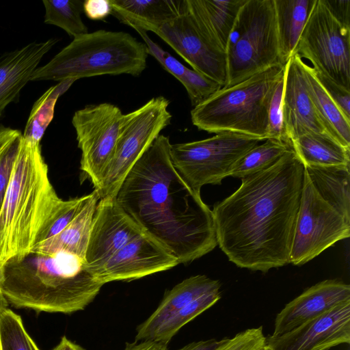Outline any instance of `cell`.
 Segmentation results:
<instances>
[{"label":"cell","instance_id":"6da1fadb","mask_svg":"<svg viewBox=\"0 0 350 350\" xmlns=\"http://www.w3.org/2000/svg\"><path fill=\"white\" fill-rule=\"evenodd\" d=\"M304 170L291 148L215 205L217 245L230 261L262 272L289 263Z\"/></svg>","mask_w":350,"mask_h":350},{"label":"cell","instance_id":"7a4b0ae2","mask_svg":"<svg viewBox=\"0 0 350 350\" xmlns=\"http://www.w3.org/2000/svg\"><path fill=\"white\" fill-rule=\"evenodd\" d=\"M172 144L159 135L137 161L116 196L142 230L188 263L217 245L212 211L174 168Z\"/></svg>","mask_w":350,"mask_h":350},{"label":"cell","instance_id":"3957f363","mask_svg":"<svg viewBox=\"0 0 350 350\" xmlns=\"http://www.w3.org/2000/svg\"><path fill=\"white\" fill-rule=\"evenodd\" d=\"M103 285L75 255L29 252L4 264L0 290L16 308L69 314L83 310Z\"/></svg>","mask_w":350,"mask_h":350},{"label":"cell","instance_id":"277c9868","mask_svg":"<svg viewBox=\"0 0 350 350\" xmlns=\"http://www.w3.org/2000/svg\"><path fill=\"white\" fill-rule=\"evenodd\" d=\"M62 199L52 186L40 143L22 134L0 209V262L29 253Z\"/></svg>","mask_w":350,"mask_h":350},{"label":"cell","instance_id":"5b68a950","mask_svg":"<svg viewBox=\"0 0 350 350\" xmlns=\"http://www.w3.org/2000/svg\"><path fill=\"white\" fill-rule=\"evenodd\" d=\"M349 236V167L304 166L289 263L304 265Z\"/></svg>","mask_w":350,"mask_h":350},{"label":"cell","instance_id":"8992f818","mask_svg":"<svg viewBox=\"0 0 350 350\" xmlns=\"http://www.w3.org/2000/svg\"><path fill=\"white\" fill-rule=\"evenodd\" d=\"M148 53L144 42L124 31L99 29L74 38L49 62L38 67L30 81L122 74L140 75Z\"/></svg>","mask_w":350,"mask_h":350},{"label":"cell","instance_id":"52a82bcc","mask_svg":"<svg viewBox=\"0 0 350 350\" xmlns=\"http://www.w3.org/2000/svg\"><path fill=\"white\" fill-rule=\"evenodd\" d=\"M284 66H277L223 87L191 111L193 124L209 133H234L268 139V110Z\"/></svg>","mask_w":350,"mask_h":350},{"label":"cell","instance_id":"ba28073f","mask_svg":"<svg viewBox=\"0 0 350 350\" xmlns=\"http://www.w3.org/2000/svg\"><path fill=\"white\" fill-rule=\"evenodd\" d=\"M228 81L241 83L281 64L274 0H246L226 47Z\"/></svg>","mask_w":350,"mask_h":350},{"label":"cell","instance_id":"9c48e42d","mask_svg":"<svg viewBox=\"0 0 350 350\" xmlns=\"http://www.w3.org/2000/svg\"><path fill=\"white\" fill-rule=\"evenodd\" d=\"M260 139L234 133H220L202 140L171 145L172 164L183 180L200 193L205 185L221 184L239 160Z\"/></svg>","mask_w":350,"mask_h":350},{"label":"cell","instance_id":"30bf717a","mask_svg":"<svg viewBox=\"0 0 350 350\" xmlns=\"http://www.w3.org/2000/svg\"><path fill=\"white\" fill-rule=\"evenodd\" d=\"M170 100L154 97L139 108L123 114L113 158L99 185L94 189L99 200L116 198L131 169L160 132L171 123Z\"/></svg>","mask_w":350,"mask_h":350},{"label":"cell","instance_id":"8fae6325","mask_svg":"<svg viewBox=\"0 0 350 350\" xmlns=\"http://www.w3.org/2000/svg\"><path fill=\"white\" fill-rule=\"evenodd\" d=\"M319 73L350 90V27L342 25L321 0H316L295 53Z\"/></svg>","mask_w":350,"mask_h":350},{"label":"cell","instance_id":"7c38bea8","mask_svg":"<svg viewBox=\"0 0 350 350\" xmlns=\"http://www.w3.org/2000/svg\"><path fill=\"white\" fill-rule=\"evenodd\" d=\"M123 113L109 103L88 105L76 111L72 118L78 147L81 150V170L97 188L113 158Z\"/></svg>","mask_w":350,"mask_h":350},{"label":"cell","instance_id":"4fadbf2b","mask_svg":"<svg viewBox=\"0 0 350 350\" xmlns=\"http://www.w3.org/2000/svg\"><path fill=\"white\" fill-rule=\"evenodd\" d=\"M153 33L168 44L192 68L219 83L227 84L226 52L208 40L183 0L179 14Z\"/></svg>","mask_w":350,"mask_h":350},{"label":"cell","instance_id":"5bb4252c","mask_svg":"<svg viewBox=\"0 0 350 350\" xmlns=\"http://www.w3.org/2000/svg\"><path fill=\"white\" fill-rule=\"evenodd\" d=\"M142 232L116 198H100L92 219L84 259L89 270L95 275L109 258Z\"/></svg>","mask_w":350,"mask_h":350},{"label":"cell","instance_id":"9a60e30c","mask_svg":"<svg viewBox=\"0 0 350 350\" xmlns=\"http://www.w3.org/2000/svg\"><path fill=\"white\" fill-rule=\"evenodd\" d=\"M178 265L177 258L169 250L142 232L109 258L95 275L105 284L139 279Z\"/></svg>","mask_w":350,"mask_h":350},{"label":"cell","instance_id":"2e32d148","mask_svg":"<svg viewBox=\"0 0 350 350\" xmlns=\"http://www.w3.org/2000/svg\"><path fill=\"white\" fill-rule=\"evenodd\" d=\"M350 342V301L280 336L265 337L271 350H329Z\"/></svg>","mask_w":350,"mask_h":350},{"label":"cell","instance_id":"e0dca14e","mask_svg":"<svg viewBox=\"0 0 350 350\" xmlns=\"http://www.w3.org/2000/svg\"><path fill=\"white\" fill-rule=\"evenodd\" d=\"M301 59L295 54L284 66L282 110L284 129L290 143L307 133L327 134L307 91Z\"/></svg>","mask_w":350,"mask_h":350},{"label":"cell","instance_id":"ac0fdd59","mask_svg":"<svg viewBox=\"0 0 350 350\" xmlns=\"http://www.w3.org/2000/svg\"><path fill=\"white\" fill-rule=\"evenodd\" d=\"M350 301V286L326 280L306 289L277 314L271 336L284 334L338 305Z\"/></svg>","mask_w":350,"mask_h":350},{"label":"cell","instance_id":"d6986e66","mask_svg":"<svg viewBox=\"0 0 350 350\" xmlns=\"http://www.w3.org/2000/svg\"><path fill=\"white\" fill-rule=\"evenodd\" d=\"M58 40L31 42L0 56V116L9 104L16 102L42 57Z\"/></svg>","mask_w":350,"mask_h":350},{"label":"cell","instance_id":"ffe728a7","mask_svg":"<svg viewBox=\"0 0 350 350\" xmlns=\"http://www.w3.org/2000/svg\"><path fill=\"white\" fill-rule=\"evenodd\" d=\"M218 280L204 275L191 276L168 291L154 312L137 328L136 341L150 340L155 331L175 312L206 293L220 290Z\"/></svg>","mask_w":350,"mask_h":350},{"label":"cell","instance_id":"44dd1931","mask_svg":"<svg viewBox=\"0 0 350 350\" xmlns=\"http://www.w3.org/2000/svg\"><path fill=\"white\" fill-rule=\"evenodd\" d=\"M246 0H187L198 26L208 40L226 52L228 37Z\"/></svg>","mask_w":350,"mask_h":350},{"label":"cell","instance_id":"7402d4cb","mask_svg":"<svg viewBox=\"0 0 350 350\" xmlns=\"http://www.w3.org/2000/svg\"><path fill=\"white\" fill-rule=\"evenodd\" d=\"M183 0H110L111 14L133 29L154 32L176 18Z\"/></svg>","mask_w":350,"mask_h":350},{"label":"cell","instance_id":"603a6c76","mask_svg":"<svg viewBox=\"0 0 350 350\" xmlns=\"http://www.w3.org/2000/svg\"><path fill=\"white\" fill-rule=\"evenodd\" d=\"M98 200V193L94 190L88 194L80 211L66 228L57 234L36 244L30 252L50 254L64 252L84 260Z\"/></svg>","mask_w":350,"mask_h":350},{"label":"cell","instance_id":"cb8c5ba5","mask_svg":"<svg viewBox=\"0 0 350 350\" xmlns=\"http://www.w3.org/2000/svg\"><path fill=\"white\" fill-rule=\"evenodd\" d=\"M134 29L143 39L148 55L152 56L167 72L182 83L193 107L202 103L222 88L217 82L183 65L151 40L147 31L137 28Z\"/></svg>","mask_w":350,"mask_h":350},{"label":"cell","instance_id":"d4e9b609","mask_svg":"<svg viewBox=\"0 0 350 350\" xmlns=\"http://www.w3.org/2000/svg\"><path fill=\"white\" fill-rule=\"evenodd\" d=\"M301 66L307 91L325 131L342 146L350 149V120L324 90L314 68L302 59Z\"/></svg>","mask_w":350,"mask_h":350},{"label":"cell","instance_id":"484cf974","mask_svg":"<svg viewBox=\"0 0 350 350\" xmlns=\"http://www.w3.org/2000/svg\"><path fill=\"white\" fill-rule=\"evenodd\" d=\"M316 0H274L281 64L295 49Z\"/></svg>","mask_w":350,"mask_h":350},{"label":"cell","instance_id":"4316f807","mask_svg":"<svg viewBox=\"0 0 350 350\" xmlns=\"http://www.w3.org/2000/svg\"><path fill=\"white\" fill-rule=\"evenodd\" d=\"M291 144L304 166L350 167V149L326 133H307Z\"/></svg>","mask_w":350,"mask_h":350},{"label":"cell","instance_id":"83f0119b","mask_svg":"<svg viewBox=\"0 0 350 350\" xmlns=\"http://www.w3.org/2000/svg\"><path fill=\"white\" fill-rule=\"evenodd\" d=\"M77 80L68 79L51 87L33 105L27 120L23 137L40 143L44 132L52 121L56 102Z\"/></svg>","mask_w":350,"mask_h":350},{"label":"cell","instance_id":"f1b7e54d","mask_svg":"<svg viewBox=\"0 0 350 350\" xmlns=\"http://www.w3.org/2000/svg\"><path fill=\"white\" fill-rule=\"evenodd\" d=\"M249 150L237 163L230 176L243 178L277 162L292 146L284 142L268 139Z\"/></svg>","mask_w":350,"mask_h":350},{"label":"cell","instance_id":"f546056e","mask_svg":"<svg viewBox=\"0 0 350 350\" xmlns=\"http://www.w3.org/2000/svg\"><path fill=\"white\" fill-rule=\"evenodd\" d=\"M42 3L45 8L44 23L59 27L73 38L88 33L81 17L83 1L43 0Z\"/></svg>","mask_w":350,"mask_h":350},{"label":"cell","instance_id":"4dcf8cb0","mask_svg":"<svg viewBox=\"0 0 350 350\" xmlns=\"http://www.w3.org/2000/svg\"><path fill=\"white\" fill-rule=\"evenodd\" d=\"M220 298L219 290L206 293L191 301L164 322L150 340L167 345L180 328L213 306Z\"/></svg>","mask_w":350,"mask_h":350},{"label":"cell","instance_id":"1f68e13d","mask_svg":"<svg viewBox=\"0 0 350 350\" xmlns=\"http://www.w3.org/2000/svg\"><path fill=\"white\" fill-rule=\"evenodd\" d=\"M0 350H40L21 317L8 308L0 314Z\"/></svg>","mask_w":350,"mask_h":350},{"label":"cell","instance_id":"d6a6232c","mask_svg":"<svg viewBox=\"0 0 350 350\" xmlns=\"http://www.w3.org/2000/svg\"><path fill=\"white\" fill-rule=\"evenodd\" d=\"M22 133L0 125V209L7 191Z\"/></svg>","mask_w":350,"mask_h":350},{"label":"cell","instance_id":"836d02e7","mask_svg":"<svg viewBox=\"0 0 350 350\" xmlns=\"http://www.w3.org/2000/svg\"><path fill=\"white\" fill-rule=\"evenodd\" d=\"M88 198V194L68 200L62 199L40 230L36 244L57 234L66 228L80 211Z\"/></svg>","mask_w":350,"mask_h":350},{"label":"cell","instance_id":"e575fe53","mask_svg":"<svg viewBox=\"0 0 350 350\" xmlns=\"http://www.w3.org/2000/svg\"><path fill=\"white\" fill-rule=\"evenodd\" d=\"M284 85V76L278 82L268 110V139H275L291 144L284 129L282 110V98Z\"/></svg>","mask_w":350,"mask_h":350},{"label":"cell","instance_id":"d590c367","mask_svg":"<svg viewBox=\"0 0 350 350\" xmlns=\"http://www.w3.org/2000/svg\"><path fill=\"white\" fill-rule=\"evenodd\" d=\"M265 345L262 327L250 328L231 338L222 339L215 350H258Z\"/></svg>","mask_w":350,"mask_h":350},{"label":"cell","instance_id":"8d00e7d4","mask_svg":"<svg viewBox=\"0 0 350 350\" xmlns=\"http://www.w3.org/2000/svg\"><path fill=\"white\" fill-rule=\"evenodd\" d=\"M314 72L324 90L336 104L345 116L350 120V90L319 73L315 70Z\"/></svg>","mask_w":350,"mask_h":350},{"label":"cell","instance_id":"74e56055","mask_svg":"<svg viewBox=\"0 0 350 350\" xmlns=\"http://www.w3.org/2000/svg\"><path fill=\"white\" fill-rule=\"evenodd\" d=\"M83 12L91 20H104L111 13L110 0L83 1Z\"/></svg>","mask_w":350,"mask_h":350},{"label":"cell","instance_id":"f35d334b","mask_svg":"<svg viewBox=\"0 0 350 350\" xmlns=\"http://www.w3.org/2000/svg\"><path fill=\"white\" fill-rule=\"evenodd\" d=\"M333 16L342 25L350 27L349 0H321Z\"/></svg>","mask_w":350,"mask_h":350},{"label":"cell","instance_id":"ab89813d","mask_svg":"<svg viewBox=\"0 0 350 350\" xmlns=\"http://www.w3.org/2000/svg\"><path fill=\"white\" fill-rule=\"evenodd\" d=\"M124 350H168L167 345L152 340L127 343Z\"/></svg>","mask_w":350,"mask_h":350},{"label":"cell","instance_id":"60d3db41","mask_svg":"<svg viewBox=\"0 0 350 350\" xmlns=\"http://www.w3.org/2000/svg\"><path fill=\"white\" fill-rule=\"evenodd\" d=\"M222 339L215 338L189 343L178 350H215L221 343Z\"/></svg>","mask_w":350,"mask_h":350},{"label":"cell","instance_id":"b9f144b4","mask_svg":"<svg viewBox=\"0 0 350 350\" xmlns=\"http://www.w3.org/2000/svg\"><path fill=\"white\" fill-rule=\"evenodd\" d=\"M53 350H85L80 345L63 336L59 344Z\"/></svg>","mask_w":350,"mask_h":350},{"label":"cell","instance_id":"7bdbcfd3","mask_svg":"<svg viewBox=\"0 0 350 350\" xmlns=\"http://www.w3.org/2000/svg\"><path fill=\"white\" fill-rule=\"evenodd\" d=\"M8 301L0 291V314L8 308Z\"/></svg>","mask_w":350,"mask_h":350},{"label":"cell","instance_id":"ee69618b","mask_svg":"<svg viewBox=\"0 0 350 350\" xmlns=\"http://www.w3.org/2000/svg\"><path fill=\"white\" fill-rule=\"evenodd\" d=\"M3 266H4V264H3L0 262V286L2 282L3 277Z\"/></svg>","mask_w":350,"mask_h":350},{"label":"cell","instance_id":"f6af8a7d","mask_svg":"<svg viewBox=\"0 0 350 350\" xmlns=\"http://www.w3.org/2000/svg\"><path fill=\"white\" fill-rule=\"evenodd\" d=\"M258 350H271L267 345H265Z\"/></svg>","mask_w":350,"mask_h":350}]
</instances>
